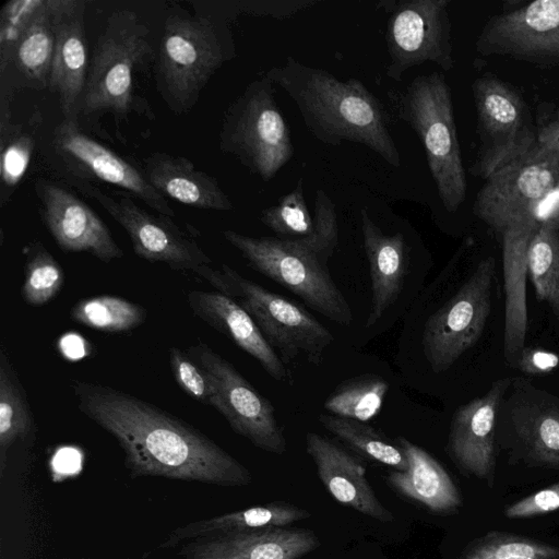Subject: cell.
Wrapping results in <instances>:
<instances>
[{
  "label": "cell",
  "mask_w": 559,
  "mask_h": 559,
  "mask_svg": "<svg viewBox=\"0 0 559 559\" xmlns=\"http://www.w3.org/2000/svg\"><path fill=\"white\" fill-rule=\"evenodd\" d=\"M475 48L538 68L559 66V0H535L490 15Z\"/></svg>",
  "instance_id": "15"
},
{
  "label": "cell",
  "mask_w": 559,
  "mask_h": 559,
  "mask_svg": "<svg viewBox=\"0 0 559 559\" xmlns=\"http://www.w3.org/2000/svg\"><path fill=\"white\" fill-rule=\"evenodd\" d=\"M320 546L313 531L272 527L216 535L179 546L181 559H300Z\"/></svg>",
  "instance_id": "20"
},
{
  "label": "cell",
  "mask_w": 559,
  "mask_h": 559,
  "mask_svg": "<svg viewBox=\"0 0 559 559\" xmlns=\"http://www.w3.org/2000/svg\"><path fill=\"white\" fill-rule=\"evenodd\" d=\"M555 116L559 119V106H558V108H557V110L555 112Z\"/></svg>",
  "instance_id": "46"
},
{
  "label": "cell",
  "mask_w": 559,
  "mask_h": 559,
  "mask_svg": "<svg viewBox=\"0 0 559 559\" xmlns=\"http://www.w3.org/2000/svg\"><path fill=\"white\" fill-rule=\"evenodd\" d=\"M73 321L93 330L121 333L136 329L147 317L144 307L116 295H98L79 300L71 308Z\"/></svg>",
  "instance_id": "32"
},
{
  "label": "cell",
  "mask_w": 559,
  "mask_h": 559,
  "mask_svg": "<svg viewBox=\"0 0 559 559\" xmlns=\"http://www.w3.org/2000/svg\"><path fill=\"white\" fill-rule=\"evenodd\" d=\"M528 389L525 396L512 403L515 435L533 461L559 467V399Z\"/></svg>",
  "instance_id": "27"
},
{
  "label": "cell",
  "mask_w": 559,
  "mask_h": 559,
  "mask_svg": "<svg viewBox=\"0 0 559 559\" xmlns=\"http://www.w3.org/2000/svg\"><path fill=\"white\" fill-rule=\"evenodd\" d=\"M449 0H386L389 78L401 81L409 68L432 62L444 71L455 64Z\"/></svg>",
  "instance_id": "12"
},
{
  "label": "cell",
  "mask_w": 559,
  "mask_h": 559,
  "mask_svg": "<svg viewBox=\"0 0 559 559\" xmlns=\"http://www.w3.org/2000/svg\"><path fill=\"white\" fill-rule=\"evenodd\" d=\"M55 31V53L49 90L58 96L62 120L79 123L88 60L84 27L85 2L48 0Z\"/></svg>",
  "instance_id": "18"
},
{
  "label": "cell",
  "mask_w": 559,
  "mask_h": 559,
  "mask_svg": "<svg viewBox=\"0 0 559 559\" xmlns=\"http://www.w3.org/2000/svg\"><path fill=\"white\" fill-rule=\"evenodd\" d=\"M222 271L233 288V298L253 318L284 364L304 356L319 366L333 334L311 313L290 300L245 278L227 264Z\"/></svg>",
  "instance_id": "11"
},
{
  "label": "cell",
  "mask_w": 559,
  "mask_h": 559,
  "mask_svg": "<svg viewBox=\"0 0 559 559\" xmlns=\"http://www.w3.org/2000/svg\"><path fill=\"white\" fill-rule=\"evenodd\" d=\"M399 117L420 139L439 198L456 212L466 198L467 180L456 133L452 94L443 74L416 76L396 96Z\"/></svg>",
  "instance_id": "5"
},
{
  "label": "cell",
  "mask_w": 559,
  "mask_h": 559,
  "mask_svg": "<svg viewBox=\"0 0 559 559\" xmlns=\"http://www.w3.org/2000/svg\"><path fill=\"white\" fill-rule=\"evenodd\" d=\"M558 366L559 356L556 353L524 347L514 368L525 374L542 376L552 372Z\"/></svg>",
  "instance_id": "43"
},
{
  "label": "cell",
  "mask_w": 559,
  "mask_h": 559,
  "mask_svg": "<svg viewBox=\"0 0 559 559\" xmlns=\"http://www.w3.org/2000/svg\"><path fill=\"white\" fill-rule=\"evenodd\" d=\"M495 273L492 257L480 260L455 294L426 319L421 347L432 371L448 370L481 336L491 312Z\"/></svg>",
  "instance_id": "10"
},
{
  "label": "cell",
  "mask_w": 559,
  "mask_h": 559,
  "mask_svg": "<svg viewBox=\"0 0 559 559\" xmlns=\"http://www.w3.org/2000/svg\"><path fill=\"white\" fill-rule=\"evenodd\" d=\"M306 451L333 499L374 520L393 521V513L377 498L358 459L312 431L306 435Z\"/></svg>",
  "instance_id": "21"
},
{
  "label": "cell",
  "mask_w": 559,
  "mask_h": 559,
  "mask_svg": "<svg viewBox=\"0 0 559 559\" xmlns=\"http://www.w3.org/2000/svg\"><path fill=\"white\" fill-rule=\"evenodd\" d=\"M265 75L294 100L305 124L320 142L359 143L390 165H401L386 111L359 80L340 81L330 72L308 67L292 56Z\"/></svg>",
  "instance_id": "2"
},
{
  "label": "cell",
  "mask_w": 559,
  "mask_h": 559,
  "mask_svg": "<svg viewBox=\"0 0 559 559\" xmlns=\"http://www.w3.org/2000/svg\"><path fill=\"white\" fill-rule=\"evenodd\" d=\"M219 147L265 182L293 157L290 132L266 75L252 81L227 108Z\"/></svg>",
  "instance_id": "6"
},
{
  "label": "cell",
  "mask_w": 559,
  "mask_h": 559,
  "mask_svg": "<svg viewBox=\"0 0 559 559\" xmlns=\"http://www.w3.org/2000/svg\"><path fill=\"white\" fill-rule=\"evenodd\" d=\"M37 424L26 390L4 346L0 347V477L13 451L29 450Z\"/></svg>",
  "instance_id": "28"
},
{
  "label": "cell",
  "mask_w": 559,
  "mask_h": 559,
  "mask_svg": "<svg viewBox=\"0 0 559 559\" xmlns=\"http://www.w3.org/2000/svg\"><path fill=\"white\" fill-rule=\"evenodd\" d=\"M34 148L35 138L22 126L14 124L12 121L0 126L1 206L10 200L25 175Z\"/></svg>",
  "instance_id": "35"
},
{
  "label": "cell",
  "mask_w": 559,
  "mask_h": 559,
  "mask_svg": "<svg viewBox=\"0 0 559 559\" xmlns=\"http://www.w3.org/2000/svg\"><path fill=\"white\" fill-rule=\"evenodd\" d=\"M559 181V162L538 143L524 156L495 171L479 189L474 214L499 234L528 221Z\"/></svg>",
  "instance_id": "14"
},
{
  "label": "cell",
  "mask_w": 559,
  "mask_h": 559,
  "mask_svg": "<svg viewBox=\"0 0 559 559\" xmlns=\"http://www.w3.org/2000/svg\"><path fill=\"white\" fill-rule=\"evenodd\" d=\"M313 223L312 235L290 240L325 263L337 247L338 226L335 205L322 189L316 193Z\"/></svg>",
  "instance_id": "38"
},
{
  "label": "cell",
  "mask_w": 559,
  "mask_h": 559,
  "mask_svg": "<svg viewBox=\"0 0 559 559\" xmlns=\"http://www.w3.org/2000/svg\"><path fill=\"white\" fill-rule=\"evenodd\" d=\"M407 459L406 471L386 476L388 484L402 496L420 503L430 511L448 513L461 504V495L444 467L426 450L406 438H397Z\"/></svg>",
  "instance_id": "25"
},
{
  "label": "cell",
  "mask_w": 559,
  "mask_h": 559,
  "mask_svg": "<svg viewBox=\"0 0 559 559\" xmlns=\"http://www.w3.org/2000/svg\"><path fill=\"white\" fill-rule=\"evenodd\" d=\"M472 94L478 144L469 173L486 180L538 143L537 127L523 94L496 74L475 79Z\"/></svg>",
  "instance_id": "8"
},
{
  "label": "cell",
  "mask_w": 559,
  "mask_h": 559,
  "mask_svg": "<svg viewBox=\"0 0 559 559\" xmlns=\"http://www.w3.org/2000/svg\"><path fill=\"white\" fill-rule=\"evenodd\" d=\"M143 170L151 185L166 199L213 211H230L233 203L218 181L198 170L186 157L163 152L151 153Z\"/></svg>",
  "instance_id": "24"
},
{
  "label": "cell",
  "mask_w": 559,
  "mask_h": 559,
  "mask_svg": "<svg viewBox=\"0 0 559 559\" xmlns=\"http://www.w3.org/2000/svg\"><path fill=\"white\" fill-rule=\"evenodd\" d=\"M510 383V378L495 381L483 396L460 406L452 417L449 454L462 471L478 478L491 480L496 418Z\"/></svg>",
  "instance_id": "19"
},
{
  "label": "cell",
  "mask_w": 559,
  "mask_h": 559,
  "mask_svg": "<svg viewBox=\"0 0 559 559\" xmlns=\"http://www.w3.org/2000/svg\"><path fill=\"white\" fill-rule=\"evenodd\" d=\"M236 56L229 22L214 15L173 10L166 17L155 57L156 88L175 114L194 107L222 66Z\"/></svg>",
  "instance_id": "3"
},
{
  "label": "cell",
  "mask_w": 559,
  "mask_h": 559,
  "mask_svg": "<svg viewBox=\"0 0 559 559\" xmlns=\"http://www.w3.org/2000/svg\"><path fill=\"white\" fill-rule=\"evenodd\" d=\"M260 221L281 239H300L312 235L313 217L304 197V182L299 178L296 187L282 197L276 204L264 209Z\"/></svg>",
  "instance_id": "36"
},
{
  "label": "cell",
  "mask_w": 559,
  "mask_h": 559,
  "mask_svg": "<svg viewBox=\"0 0 559 559\" xmlns=\"http://www.w3.org/2000/svg\"><path fill=\"white\" fill-rule=\"evenodd\" d=\"M78 409L116 439L132 478L163 477L222 487L251 484L250 471L202 431L138 396L72 380Z\"/></svg>",
  "instance_id": "1"
},
{
  "label": "cell",
  "mask_w": 559,
  "mask_h": 559,
  "mask_svg": "<svg viewBox=\"0 0 559 559\" xmlns=\"http://www.w3.org/2000/svg\"><path fill=\"white\" fill-rule=\"evenodd\" d=\"M155 57L151 32L138 14L130 10L112 12L93 51L79 122L80 118L106 112L119 118L133 111L152 117L135 93V79Z\"/></svg>",
  "instance_id": "4"
},
{
  "label": "cell",
  "mask_w": 559,
  "mask_h": 559,
  "mask_svg": "<svg viewBox=\"0 0 559 559\" xmlns=\"http://www.w3.org/2000/svg\"><path fill=\"white\" fill-rule=\"evenodd\" d=\"M187 302L197 318L252 356L270 377L280 382L290 383L287 368L280 355L238 301L219 292L192 290L187 295Z\"/></svg>",
  "instance_id": "22"
},
{
  "label": "cell",
  "mask_w": 559,
  "mask_h": 559,
  "mask_svg": "<svg viewBox=\"0 0 559 559\" xmlns=\"http://www.w3.org/2000/svg\"><path fill=\"white\" fill-rule=\"evenodd\" d=\"M35 192L41 221L61 250L86 252L105 263L123 257L106 224L74 193L43 178Z\"/></svg>",
  "instance_id": "17"
},
{
  "label": "cell",
  "mask_w": 559,
  "mask_h": 559,
  "mask_svg": "<svg viewBox=\"0 0 559 559\" xmlns=\"http://www.w3.org/2000/svg\"><path fill=\"white\" fill-rule=\"evenodd\" d=\"M45 0H11L0 12V74L11 67L15 47Z\"/></svg>",
  "instance_id": "39"
},
{
  "label": "cell",
  "mask_w": 559,
  "mask_h": 559,
  "mask_svg": "<svg viewBox=\"0 0 559 559\" xmlns=\"http://www.w3.org/2000/svg\"><path fill=\"white\" fill-rule=\"evenodd\" d=\"M559 509V483L532 493L504 510L509 519L543 515Z\"/></svg>",
  "instance_id": "42"
},
{
  "label": "cell",
  "mask_w": 559,
  "mask_h": 559,
  "mask_svg": "<svg viewBox=\"0 0 559 559\" xmlns=\"http://www.w3.org/2000/svg\"><path fill=\"white\" fill-rule=\"evenodd\" d=\"M318 419L326 430L362 456L395 471L407 469L408 463L403 449L373 427L332 414H320Z\"/></svg>",
  "instance_id": "30"
},
{
  "label": "cell",
  "mask_w": 559,
  "mask_h": 559,
  "mask_svg": "<svg viewBox=\"0 0 559 559\" xmlns=\"http://www.w3.org/2000/svg\"><path fill=\"white\" fill-rule=\"evenodd\" d=\"M186 352L212 381L215 388L213 407L230 428L263 451L284 454L286 438L269 399L206 343L197 341Z\"/></svg>",
  "instance_id": "13"
},
{
  "label": "cell",
  "mask_w": 559,
  "mask_h": 559,
  "mask_svg": "<svg viewBox=\"0 0 559 559\" xmlns=\"http://www.w3.org/2000/svg\"><path fill=\"white\" fill-rule=\"evenodd\" d=\"M533 217L538 226L559 230V181L537 204Z\"/></svg>",
  "instance_id": "44"
},
{
  "label": "cell",
  "mask_w": 559,
  "mask_h": 559,
  "mask_svg": "<svg viewBox=\"0 0 559 559\" xmlns=\"http://www.w3.org/2000/svg\"><path fill=\"white\" fill-rule=\"evenodd\" d=\"M23 253L24 281L21 295L24 301L38 307L52 300L62 289L64 273L55 257L38 240L27 243Z\"/></svg>",
  "instance_id": "34"
},
{
  "label": "cell",
  "mask_w": 559,
  "mask_h": 559,
  "mask_svg": "<svg viewBox=\"0 0 559 559\" xmlns=\"http://www.w3.org/2000/svg\"><path fill=\"white\" fill-rule=\"evenodd\" d=\"M73 185L95 200L128 234L134 253L152 263H165L176 271H189L207 281L217 292L233 298V288L223 271L197 241L177 226L171 217L152 214L127 195L112 197L81 180Z\"/></svg>",
  "instance_id": "7"
},
{
  "label": "cell",
  "mask_w": 559,
  "mask_h": 559,
  "mask_svg": "<svg viewBox=\"0 0 559 559\" xmlns=\"http://www.w3.org/2000/svg\"><path fill=\"white\" fill-rule=\"evenodd\" d=\"M173 377L178 386L191 399L207 406L214 405L215 388L205 371L176 346L168 350Z\"/></svg>",
  "instance_id": "40"
},
{
  "label": "cell",
  "mask_w": 559,
  "mask_h": 559,
  "mask_svg": "<svg viewBox=\"0 0 559 559\" xmlns=\"http://www.w3.org/2000/svg\"><path fill=\"white\" fill-rule=\"evenodd\" d=\"M55 40L48 0H45L20 38L12 57L11 67L27 86L36 90L49 87Z\"/></svg>",
  "instance_id": "29"
},
{
  "label": "cell",
  "mask_w": 559,
  "mask_h": 559,
  "mask_svg": "<svg viewBox=\"0 0 559 559\" xmlns=\"http://www.w3.org/2000/svg\"><path fill=\"white\" fill-rule=\"evenodd\" d=\"M313 0H246V1H221L222 12L231 21L241 13L254 16H271L274 19H286L297 12L314 5Z\"/></svg>",
  "instance_id": "41"
},
{
  "label": "cell",
  "mask_w": 559,
  "mask_h": 559,
  "mask_svg": "<svg viewBox=\"0 0 559 559\" xmlns=\"http://www.w3.org/2000/svg\"><path fill=\"white\" fill-rule=\"evenodd\" d=\"M364 249L371 280V305L366 328H372L402 292L408 269V248L402 234H385L370 217L367 209L360 211Z\"/></svg>",
  "instance_id": "23"
},
{
  "label": "cell",
  "mask_w": 559,
  "mask_h": 559,
  "mask_svg": "<svg viewBox=\"0 0 559 559\" xmlns=\"http://www.w3.org/2000/svg\"><path fill=\"white\" fill-rule=\"evenodd\" d=\"M559 549L531 539L490 534L471 544L461 559H558Z\"/></svg>",
  "instance_id": "37"
},
{
  "label": "cell",
  "mask_w": 559,
  "mask_h": 559,
  "mask_svg": "<svg viewBox=\"0 0 559 559\" xmlns=\"http://www.w3.org/2000/svg\"><path fill=\"white\" fill-rule=\"evenodd\" d=\"M52 152L75 180H98L134 194L155 212L175 217L168 200L138 168L114 151L88 136L73 121L62 120L52 133Z\"/></svg>",
  "instance_id": "16"
},
{
  "label": "cell",
  "mask_w": 559,
  "mask_h": 559,
  "mask_svg": "<svg viewBox=\"0 0 559 559\" xmlns=\"http://www.w3.org/2000/svg\"><path fill=\"white\" fill-rule=\"evenodd\" d=\"M223 236L253 270L287 288L311 309L338 324L352 323V309L319 258L290 239L251 237L229 229Z\"/></svg>",
  "instance_id": "9"
},
{
  "label": "cell",
  "mask_w": 559,
  "mask_h": 559,
  "mask_svg": "<svg viewBox=\"0 0 559 559\" xmlns=\"http://www.w3.org/2000/svg\"><path fill=\"white\" fill-rule=\"evenodd\" d=\"M310 516L307 510L287 502L253 506L181 525L171 531L159 547L169 549L204 537L284 527Z\"/></svg>",
  "instance_id": "26"
},
{
  "label": "cell",
  "mask_w": 559,
  "mask_h": 559,
  "mask_svg": "<svg viewBox=\"0 0 559 559\" xmlns=\"http://www.w3.org/2000/svg\"><path fill=\"white\" fill-rule=\"evenodd\" d=\"M536 127L538 144L559 162V119L556 116L542 117L538 115Z\"/></svg>",
  "instance_id": "45"
},
{
  "label": "cell",
  "mask_w": 559,
  "mask_h": 559,
  "mask_svg": "<svg viewBox=\"0 0 559 559\" xmlns=\"http://www.w3.org/2000/svg\"><path fill=\"white\" fill-rule=\"evenodd\" d=\"M527 275L536 298L559 320V230L537 228L527 250Z\"/></svg>",
  "instance_id": "31"
},
{
  "label": "cell",
  "mask_w": 559,
  "mask_h": 559,
  "mask_svg": "<svg viewBox=\"0 0 559 559\" xmlns=\"http://www.w3.org/2000/svg\"><path fill=\"white\" fill-rule=\"evenodd\" d=\"M389 391L388 382L377 374H364L342 382L326 397L323 407L330 414L366 423L381 411Z\"/></svg>",
  "instance_id": "33"
}]
</instances>
